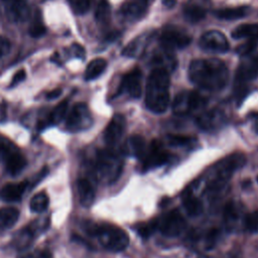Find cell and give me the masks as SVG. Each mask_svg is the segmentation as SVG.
I'll use <instances>...</instances> for the list:
<instances>
[{
    "label": "cell",
    "mask_w": 258,
    "mask_h": 258,
    "mask_svg": "<svg viewBox=\"0 0 258 258\" xmlns=\"http://www.w3.org/2000/svg\"><path fill=\"white\" fill-rule=\"evenodd\" d=\"M145 103L153 113H163L169 104V73L153 69L147 79Z\"/></svg>",
    "instance_id": "7a4b0ae2"
},
{
    "label": "cell",
    "mask_w": 258,
    "mask_h": 258,
    "mask_svg": "<svg viewBox=\"0 0 258 258\" xmlns=\"http://www.w3.org/2000/svg\"><path fill=\"white\" fill-rule=\"evenodd\" d=\"M89 232L96 236L100 244L111 252H121L129 244V236L118 226L112 224L93 225L88 228Z\"/></svg>",
    "instance_id": "5b68a950"
},
{
    "label": "cell",
    "mask_w": 258,
    "mask_h": 258,
    "mask_svg": "<svg viewBox=\"0 0 258 258\" xmlns=\"http://www.w3.org/2000/svg\"><path fill=\"white\" fill-rule=\"evenodd\" d=\"M199 44L202 49L213 53H222L229 49L227 37L224 33L218 30H209L205 32L201 36Z\"/></svg>",
    "instance_id": "7c38bea8"
},
{
    "label": "cell",
    "mask_w": 258,
    "mask_h": 258,
    "mask_svg": "<svg viewBox=\"0 0 258 258\" xmlns=\"http://www.w3.org/2000/svg\"><path fill=\"white\" fill-rule=\"evenodd\" d=\"M258 75V54H248L241 56L240 63L235 76V91L238 98L245 96L246 87L249 82Z\"/></svg>",
    "instance_id": "8992f818"
},
{
    "label": "cell",
    "mask_w": 258,
    "mask_h": 258,
    "mask_svg": "<svg viewBox=\"0 0 258 258\" xmlns=\"http://www.w3.org/2000/svg\"><path fill=\"white\" fill-rule=\"evenodd\" d=\"M107 68V61L104 58H95L89 62L85 71V80L92 81L100 77Z\"/></svg>",
    "instance_id": "484cf974"
},
{
    "label": "cell",
    "mask_w": 258,
    "mask_h": 258,
    "mask_svg": "<svg viewBox=\"0 0 258 258\" xmlns=\"http://www.w3.org/2000/svg\"><path fill=\"white\" fill-rule=\"evenodd\" d=\"M126 128L125 117L121 114H116L112 117L104 131L105 142L110 146H115L122 138Z\"/></svg>",
    "instance_id": "5bb4252c"
},
{
    "label": "cell",
    "mask_w": 258,
    "mask_h": 258,
    "mask_svg": "<svg viewBox=\"0 0 258 258\" xmlns=\"http://www.w3.org/2000/svg\"><path fill=\"white\" fill-rule=\"evenodd\" d=\"M188 77L202 89L219 91L227 85L229 71L225 62L218 58L195 59L188 67Z\"/></svg>",
    "instance_id": "6da1fadb"
},
{
    "label": "cell",
    "mask_w": 258,
    "mask_h": 258,
    "mask_svg": "<svg viewBox=\"0 0 258 258\" xmlns=\"http://www.w3.org/2000/svg\"><path fill=\"white\" fill-rule=\"evenodd\" d=\"M254 129H255V131H256V133L258 134V116L256 117V119H255V124H254Z\"/></svg>",
    "instance_id": "7dc6e473"
},
{
    "label": "cell",
    "mask_w": 258,
    "mask_h": 258,
    "mask_svg": "<svg viewBox=\"0 0 258 258\" xmlns=\"http://www.w3.org/2000/svg\"><path fill=\"white\" fill-rule=\"evenodd\" d=\"M23 258H51V254L48 251H40L38 253H31Z\"/></svg>",
    "instance_id": "7bdbcfd3"
},
{
    "label": "cell",
    "mask_w": 258,
    "mask_h": 258,
    "mask_svg": "<svg viewBox=\"0 0 258 258\" xmlns=\"http://www.w3.org/2000/svg\"><path fill=\"white\" fill-rule=\"evenodd\" d=\"M183 17L190 23H197L206 17V10L197 4H187L183 8Z\"/></svg>",
    "instance_id": "83f0119b"
},
{
    "label": "cell",
    "mask_w": 258,
    "mask_h": 258,
    "mask_svg": "<svg viewBox=\"0 0 258 258\" xmlns=\"http://www.w3.org/2000/svg\"><path fill=\"white\" fill-rule=\"evenodd\" d=\"M11 43L8 38L4 36H0V59L3 58L10 51Z\"/></svg>",
    "instance_id": "60d3db41"
},
{
    "label": "cell",
    "mask_w": 258,
    "mask_h": 258,
    "mask_svg": "<svg viewBox=\"0 0 258 258\" xmlns=\"http://www.w3.org/2000/svg\"><path fill=\"white\" fill-rule=\"evenodd\" d=\"M18 152L19 150L17 146L11 140L4 136H0V161L5 163Z\"/></svg>",
    "instance_id": "4dcf8cb0"
},
{
    "label": "cell",
    "mask_w": 258,
    "mask_h": 258,
    "mask_svg": "<svg viewBox=\"0 0 258 258\" xmlns=\"http://www.w3.org/2000/svg\"><path fill=\"white\" fill-rule=\"evenodd\" d=\"M6 17L14 23L26 21L30 16V7L25 0H1Z\"/></svg>",
    "instance_id": "4fadbf2b"
},
{
    "label": "cell",
    "mask_w": 258,
    "mask_h": 258,
    "mask_svg": "<svg viewBox=\"0 0 258 258\" xmlns=\"http://www.w3.org/2000/svg\"><path fill=\"white\" fill-rule=\"evenodd\" d=\"M19 218V211L13 207L0 209V230L14 226Z\"/></svg>",
    "instance_id": "d4e9b609"
},
{
    "label": "cell",
    "mask_w": 258,
    "mask_h": 258,
    "mask_svg": "<svg viewBox=\"0 0 258 258\" xmlns=\"http://www.w3.org/2000/svg\"><path fill=\"white\" fill-rule=\"evenodd\" d=\"M93 123L90 109L85 103H77L69 113L66 127L71 132H79L88 129Z\"/></svg>",
    "instance_id": "9c48e42d"
},
{
    "label": "cell",
    "mask_w": 258,
    "mask_h": 258,
    "mask_svg": "<svg viewBox=\"0 0 258 258\" xmlns=\"http://www.w3.org/2000/svg\"><path fill=\"white\" fill-rule=\"evenodd\" d=\"M146 143L142 136L133 135L130 136L123 144L122 153L128 156H134L137 158H142L146 150Z\"/></svg>",
    "instance_id": "d6986e66"
},
{
    "label": "cell",
    "mask_w": 258,
    "mask_h": 258,
    "mask_svg": "<svg viewBox=\"0 0 258 258\" xmlns=\"http://www.w3.org/2000/svg\"><path fill=\"white\" fill-rule=\"evenodd\" d=\"M93 0H68L70 6L77 14H85L91 7Z\"/></svg>",
    "instance_id": "d590c367"
},
{
    "label": "cell",
    "mask_w": 258,
    "mask_h": 258,
    "mask_svg": "<svg viewBox=\"0 0 258 258\" xmlns=\"http://www.w3.org/2000/svg\"><path fill=\"white\" fill-rule=\"evenodd\" d=\"M257 41H258L257 39H247V41L241 43L236 47V52L240 56L251 54L257 46Z\"/></svg>",
    "instance_id": "74e56055"
},
{
    "label": "cell",
    "mask_w": 258,
    "mask_h": 258,
    "mask_svg": "<svg viewBox=\"0 0 258 258\" xmlns=\"http://www.w3.org/2000/svg\"><path fill=\"white\" fill-rule=\"evenodd\" d=\"M248 12L247 7H233V8H224L219 9L214 12L215 16L220 19L225 20H235L244 17Z\"/></svg>",
    "instance_id": "f1b7e54d"
},
{
    "label": "cell",
    "mask_w": 258,
    "mask_h": 258,
    "mask_svg": "<svg viewBox=\"0 0 258 258\" xmlns=\"http://www.w3.org/2000/svg\"><path fill=\"white\" fill-rule=\"evenodd\" d=\"M244 226L249 232H255L258 230V211L250 213L244 217Z\"/></svg>",
    "instance_id": "f35d334b"
},
{
    "label": "cell",
    "mask_w": 258,
    "mask_h": 258,
    "mask_svg": "<svg viewBox=\"0 0 258 258\" xmlns=\"http://www.w3.org/2000/svg\"><path fill=\"white\" fill-rule=\"evenodd\" d=\"M191 41V37L181 28L176 26H166L161 31L159 42L163 48L173 51L186 47Z\"/></svg>",
    "instance_id": "ba28073f"
},
{
    "label": "cell",
    "mask_w": 258,
    "mask_h": 258,
    "mask_svg": "<svg viewBox=\"0 0 258 258\" xmlns=\"http://www.w3.org/2000/svg\"><path fill=\"white\" fill-rule=\"evenodd\" d=\"M245 162L246 156L241 152L233 153L222 159L214 167V173L208 182V190L214 195L223 190L233 172L242 167Z\"/></svg>",
    "instance_id": "3957f363"
},
{
    "label": "cell",
    "mask_w": 258,
    "mask_h": 258,
    "mask_svg": "<svg viewBox=\"0 0 258 258\" xmlns=\"http://www.w3.org/2000/svg\"><path fill=\"white\" fill-rule=\"evenodd\" d=\"M45 32H46V28L41 20V17H39V15H36L29 27L30 36H32L34 38H38V37L44 35Z\"/></svg>",
    "instance_id": "e575fe53"
},
{
    "label": "cell",
    "mask_w": 258,
    "mask_h": 258,
    "mask_svg": "<svg viewBox=\"0 0 258 258\" xmlns=\"http://www.w3.org/2000/svg\"><path fill=\"white\" fill-rule=\"evenodd\" d=\"M235 39H257L258 40V23H247L236 27L232 32Z\"/></svg>",
    "instance_id": "603a6c76"
},
{
    "label": "cell",
    "mask_w": 258,
    "mask_h": 258,
    "mask_svg": "<svg viewBox=\"0 0 258 258\" xmlns=\"http://www.w3.org/2000/svg\"><path fill=\"white\" fill-rule=\"evenodd\" d=\"M224 224L228 230H233L237 227L240 220V211L236 204L228 203L224 209Z\"/></svg>",
    "instance_id": "cb8c5ba5"
},
{
    "label": "cell",
    "mask_w": 258,
    "mask_h": 258,
    "mask_svg": "<svg viewBox=\"0 0 258 258\" xmlns=\"http://www.w3.org/2000/svg\"><path fill=\"white\" fill-rule=\"evenodd\" d=\"M155 222L157 230L167 237H175L179 235L185 227L184 219L178 210H171L163 214L156 219Z\"/></svg>",
    "instance_id": "30bf717a"
},
{
    "label": "cell",
    "mask_w": 258,
    "mask_h": 258,
    "mask_svg": "<svg viewBox=\"0 0 258 258\" xmlns=\"http://www.w3.org/2000/svg\"><path fill=\"white\" fill-rule=\"evenodd\" d=\"M27 186H28L27 180H23L17 183H8L2 187L0 196L2 200L6 202H16L21 199Z\"/></svg>",
    "instance_id": "44dd1931"
},
{
    "label": "cell",
    "mask_w": 258,
    "mask_h": 258,
    "mask_svg": "<svg viewBox=\"0 0 258 258\" xmlns=\"http://www.w3.org/2000/svg\"><path fill=\"white\" fill-rule=\"evenodd\" d=\"M226 121V116L219 109H212L202 113L197 118V124L200 128L207 131H213L220 128Z\"/></svg>",
    "instance_id": "2e32d148"
},
{
    "label": "cell",
    "mask_w": 258,
    "mask_h": 258,
    "mask_svg": "<svg viewBox=\"0 0 258 258\" xmlns=\"http://www.w3.org/2000/svg\"><path fill=\"white\" fill-rule=\"evenodd\" d=\"M182 205L186 213L192 217L201 215L204 210L201 200L192 194H187L186 196H184L182 200Z\"/></svg>",
    "instance_id": "4316f807"
},
{
    "label": "cell",
    "mask_w": 258,
    "mask_h": 258,
    "mask_svg": "<svg viewBox=\"0 0 258 258\" xmlns=\"http://www.w3.org/2000/svg\"><path fill=\"white\" fill-rule=\"evenodd\" d=\"M156 230H157V228H156L155 220L150 221V222L145 223V224H140L136 228V231H137L138 235L140 237L144 238V239H147L148 237H150Z\"/></svg>",
    "instance_id": "8d00e7d4"
},
{
    "label": "cell",
    "mask_w": 258,
    "mask_h": 258,
    "mask_svg": "<svg viewBox=\"0 0 258 258\" xmlns=\"http://www.w3.org/2000/svg\"><path fill=\"white\" fill-rule=\"evenodd\" d=\"M49 199L44 191L35 194L30 200V210L34 213H42L48 207Z\"/></svg>",
    "instance_id": "d6a6232c"
},
{
    "label": "cell",
    "mask_w": 258,
    "mask_h": 258,
    "mask_svg": "<svg viewBox=\"0 0 258 258\" xmlns=\"http://www.w3.org/2000/svg\"><path fill=\"white\" fill-rule=\"evenodd\" d=\"M149 42V35L139 36L130 41L122 50V54L128 57H135L141 55Z\"/></svg>",
    "instance_id": "7402d4cb"
},
{
    "label": "cell",
    "mask_w": 258,
    "mask_h": 258,
    "mask_svg": "<svg viewBox=\"0 0 258 258\" xmlns=\"http://www.w3.org/2000/svg\"><path fill=\"white\" fill-rule=\"evenodd\" d=\"M68 107H69L68 100H64V101H61L60 103H58L54 107V109L50 112L49 117H48V123L49 124H58L59 122H61L67 114Z\"/></svg>",
    "instance_id": "836d02e7"
},
{
    "label": "cell",
    "mask_w": 258,
    "mask_h": 258,
    "mask_svg": "<svg viewBox=\"0 0 258 258\" xmlns=\"http://www.w3.org/2000/svg\"><path fill=\"white\" fill-rule=\"evenodd\" d=\"M77 188L81 205L86 208L91 207L95 201L96 196V190L93 182L86 177L79 178L77 182Z\"/></svg>",
    "instance_id": "ffe728a7"
},
{
    "label": "cell",
    "mask_w": 258,
    "mask_h": 258,
    "mask_svg": "<svg viewBox=\"0 0 258 258\" xmlns=\"http://www.w3.org/2000/svg\"><path fill=\"white\" fill-rule=\"evenodd\" d=\"M167 139L171 145H175V146H186V145H190L192 142L196 141V139L192 137L182 136V135H168Z\"/></svg>",
    "instance_id": "ab89813d"
},
{
    "label": "cell",
    "mask_w": 258,
    "mask_h": 258,
    "mask_svg": "<svg viewBox=\"0 0 258 258\" xmlns=\"http://www.w3.org/2000/svg\"><path fill=\"white\" fill-rule=\"evenodd\" d=\"M61 94V90L60 89H54L50 92H48L46 94V99L47 100H53V99H56L57 97H59Z\"/></svg>",
    "instance_id": "f6af8a7d"
},
{
    "label": "cell",
    "mask_w": 258,
    "mask_h": 258,
    "mask_svg": "<svg viewBox=\"0 0 258 258\" xmlns=\"http://www.w3.org/2000/svg\"><path fill=\"white\" fill-rule=\"evenodd\" d=\"M207 104V99L195 91H182L178 93L172 103V111L175 115L184 116L202 109Z\"/></svg>",
    "instance_id": "52a82bcc"
},
{
    "label": "cell",
    "mask_w": 258,
    "mask_h": 258,
    "mask_svg": "<svg viewBox=\"0 0 258 258\" xmlns=\"http://www.w3.org/2000/svg\"><path fill=\"white\" fill-rule=\"evenodd\" d=\"M169 159V153L164 149L162 143L158 140H153L146 148L144 155L141 158L142 170H150L161 166Z\"/></svg>",
    "instance_id": "8fae6325"
},
{
    "label": "cell",
    "mask_w": 258,
    "mask_h": 258,
    "mask_svg": "<svg viewBox=\"0 0 258 258\" xmlns=\"http://www.w3.org/2000/svg\"><path fill=\"white\" fill-rule=\"evenodd\" d=\"M25 77H26V73H25V71H24V70H20V71H18V72L13 76V78H12V80H11L10 88L17 86L19 83H21L22 81H24Z\"/></svg>",
    "instance_id": "b9f144b4"
},
{
    "label": "cell",
    "mask_w": 258,
    "mask_h": 258,
    "mask_svg": "<svg viewBox=\"0 0 258 258\" xmlns=\"http://www.w3.org/2000/svg\"><path fill=\"white\" fill-rule=\"evenodd\" d=\"M230 258H240L239 256H232V257H230Z\"/></svg>",
    "instance_id": "c3c4849f"
},
{
    "label": "cell",
    "mask_w": 258,
    "mask_h": 258,
    "mask_svg": "<svg viewBox=\"0 0 258 258\" xmlns=\"http://www.w3.org/2000/svg\"><path fill=\"white\" fill-rule=\"evenodd\" d=\"M147 8L146 0H131L125 2L120 9L122 16L129 21H135L140 19Z\"/></svg>",
    "instance_id": "ac0fdd59"
},
{
    "label": "cell",
    "mask_w": 258,
    "mask_h": 258,
    "mask_svg": "<svg viewBox=\"0 0 258 258\" xmlns=\"http://www.w3.org/2000/svg\"><path fill=\"white\" fill-rule=\"evenodd\" d=\"M4 164H5L6 170L10 174H17L25 167L26 159L19 151L18 153L13 155L9 160H7Z\"/></svg>",
    "instance_id": "1f68e13d"
},
{
    "label": "cell",
    "mask_w": 258,
    "mask_h": 258,
    "mask_svg": "<svg viewBox=\"0 0 258 258\" xmlns=\"http://www.w3.org/2000/svg\"><path fill=\"white\" fill-rule=\"evenodd\" d=\"M123 170L122 156L112 148L100 150L95 161L96 176L106 183L115 182Z\"/></svg>",
    "instance_id": "277c9868"
},
{
    "label": "cell",
    "mask_w": 258,
    "mask_h": 258,
    "mask_svg": "<svg viewBox=\"0 0 258 258\" xmlns=\"http://www.w3.org/2000/svg\"><path fill=\"white\" fill-rule=\"evenodd\" d=\"M72 47H73V51H74V53H75V55L77 57L84 58V56H85V49H84L83 46H81L80 44L75 43V44H73Z\"/></svg>",
    "instance_id": "ee69618b"
},
{
    "label": "cell",
    "mask_w": 258,
    "mask_h": 258,
    "mask_svg": "<svg viewBox=\"0 0 258 258\" xmlns=\"http://www.w3.org/2000/svg\"><path fill=\"white\" fill-rule=\"evenodd\" d=\"M95 18L99 24L107 25L111 18V6L108 0H99L96 10Z\"/></svg>",
    "instance_id": "f546056e"
},
{
    "label": "cell",
    "mask_w": 258,
    "mask_h": 258,
    "mask_svg": "<svg viewBox=\"0 0 258 258\" xmlns=\"http://www.w3.org/2000/svg\"><path fill=\"white\" fill-rule=\"evenodd\" d=\"M142 74L139 69H133L127 73L120 86V91H125L130 97L138 99L142 93Z\"/></svg>",
    "instance_id": "9a60e30c"
},
{
    "label": "cell",
    "mask_w": 258,
    "mask_h": 258,
    "mask_svg": "<svg viewBox=\"0 0 258 258\" xmlns=\"http://www.w3.org/2000/svg\"><path fill=\"white\" fill-rule=\"evenodd\" d=\"M150 64L153 66V69H163L169 73L175 69L176 58L173 51L167 50L160 46L159 49L155 50L151 54Z\"/></svg>",
    "instance_id": "e0dca14e"
},
{
    "label": "cell",
    "mask_w": 258,
    "mask_h": 258,
    "mask_svg": "<svg viewBox=\"0 0 258 258\" xmlns=\"http://www.w3.org/2000/svg\"><path fill=\"white\" fill-rule=\"evenodd\" d=\"M175 0H162V4L167 7V8H171L175 5Z\"/></svg>",
    "instance_id": "bcb514c9"
}]
</instances>
